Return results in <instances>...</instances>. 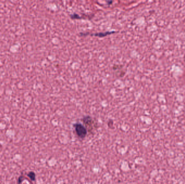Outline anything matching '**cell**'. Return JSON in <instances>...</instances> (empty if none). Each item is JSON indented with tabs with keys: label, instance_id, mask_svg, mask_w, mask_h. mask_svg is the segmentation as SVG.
I'll return each mask as SVG.
<instances>
[{
	"label": "cell",
	"instance_id": "7a4b0ae2",
	"mask_svg": "<svg viewBox=\"0 0 185 184\" xmlns=\"http://www.w3.org/2000/svg\"><path fill=\"white\" fill-rule=\"evenodd\" d=\"M114 32H104V33L100 32V33H97V34H92V35L99 36L100 37H104V36H105L108 35L112 34V33H114Z\"/></svg>",
	"mask_w": 185,
	"mask_h": 184
},
{
	"label": "cell",
	"instance_id": "3957f363",
	"mask_svg": "<svg viewBox=\"0 0 185 184\" xmlns=\"http://www.w3.org/2000/svg\"><path fill=\"white\" fill-rule=\"evenodd\" d=\"M27 176L30 178V180H32V181H35V179H36L35 173L33 171H30V172H29L27 174Z\"/></svg>",
	"mask_w": 185,
	"mask_h": 184
},
{
	"label": "cell",
	"instance_id": "6da1fadb",
	"mask_svg": "<svg viewBox=\"0 0 185 184\" xmlns=\"http://www.w3.org/2000/svg\"><path fill=\"white\" fill-rule=\"evenodd\" d=\"M76 133L80 138L84 139L87 135V131L86 127L81 123H76L74 124Z\"/></svg>",
	"mask_w": 185,
	"mask_h": 184
}]
</instances>
